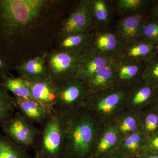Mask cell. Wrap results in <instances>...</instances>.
<instances>
[{
	"mask_svg": "<svg viewBox=\"0 0 158 158\" xmlns=\"http://www.w3.org/2000/svg\"><path fill=\"white\" fill-rule=\"evenodd\" d=\"M45 0H0V53L17 64L23 34L36 27L50 6Z\"/></svg>",
	"mask_w": 158,
	"mask_h": 158,
	"instance_id": "obj_1",
	"label": "cell"
},
{
	"mask_svg": "<svg viewBox=\"0 0 158 158\" xmlns=\"http://www.w3.org/2000/svg\"><path fill=\"white\" fill-rule=\"evenodd\" d=\"M102 125L85 107L66 116L64 158H91Z\"/></svg>",
	"mask_w": 158,
	"mask_h": 158,
	"instance_id": "obj_2",
	"label": "cell"
},
{
	"mask_svg": "<svg viewBox=\"0 0 158 158\" xmlns=\"http://www.w3.org/2000/svg\"><path fill=\"white\" fill-rule=\"evenodd\" d=\"M66 116L51 113L40 126L33 149L39 158H64Z\"/></svg>",
	"mask_w": 158,
	"mask_h": 158,
	"instance_id": "obj_3",
	"label": "cell"
},
{
	"mask_svg": "<svg viewBox=\"0 0 158 158\" xmlns=\"http://www.w3.org/2000/svg\"><path fill=\"white\" fill-rule=\"evenodd\" d=\"M129 90L114 87L92 94L84 107L101 124L111 123L126 109Z\"/></svg>",
	"mask_w": 158,
	"mask_h": 158,
	"instance_id": "obj_4",
	"label": "cell"
},
{
	"mask_svg": "<svg viewBox=\"0 0 158 158\" xmlns=\"http://www.w3.org/2000/svg\"><path fill=\"white\" fill-rule=\"evenodd\" d=\"M55 83L56 94L55 111L67 116L85 107L90 94L86 83L76 76Z\"/></svg>",
	"mask_w": 158,
	"mask_h": 158,
	"instance_id": "obj_5",
	"label": "cell"
},
{
	"mask_svg": "<svg viewBox=\"0 0 158 158\" xmlns=\"http://www.w3.org/2000/svg\"><path fill=\"white\" fill-rule=\"evenodd\" d=\"M1 129L6 137L27 151L33 148L39 132L35 124L18 111L5 123Z\"/></svg>",
	"mask_w": 158,
	"mask_h": 158,
	"instance_id": "obj_6",
	"label": "cell"
},
{
	"mask_svg": "<svg viewBox=\"0 0 158 158\" xmlns=\"http://www.w3.org/2000/svg\"><path fill=\"white\" fill-rule=\"evenodd\" d=\"M81 55L58 49L46 55L49 77L56 82L76 76Z\"/></svg>",
	"mask_w": 158,
	"mask_h": 158,
	"instance_id": "obj_7",
	"label": "cell"
},
{
	"mask_svg": "<svg viewBox=\"0 0 158 158\" xmlns=\"http://www.w3.org/2000/svg\"><path fill=\"white\" fill-rule=\"evenodd\" d=\"M93 27L91 1L83 0L76 6L70 15L62 22L59 36L90 32Z\"/></svg>",
	"mask_w": 158,
	"mask_h": 158,
	"instance_id": "obj_8",
	"label": "cell"
},
{
	"mask_svg": "<svg viewBox=\"0 0 158 158\" xmlns=\"http://www.w3.org/2000/svg\"><path fill=\"white\" fill-rule=\"evenodd\" d=\"M145 64L123 57L115 59V87L130 88L143 82L141 76Z\"/></svg>",
	"mask_w": 158,
	"mask_h": 158,
	"instance_id": "obj_9",
	"label": "cell"
},
{
	"mask_svg": "<svg viewBox=\"0 0 158 158\" xmlns=\"http://www.w3.org/2000/svg\"><path fill=\"white\" fill-rule=\"evenodd\" d=\"M125 45L116 32L104 29L92 33L90 48L110 59H116L121 56Z\"/></svg>",
	"mask_w": 158,
	"mask_h": 158,
	"instance_id": "obj_10",
	"label": "cell"
},
{
	"mask_svg": "<svg viewBox=\"0 0 158 158\" xmlns=\"http://www.w3.org/2000/svg\"><path fill=\"white\" fill-rule=\"evenodd\" d=\"M122 138L112 123L102 125L91 158H103L118 150Z\"/></svg>",
	"mask_w": 158,
	"mask_h": 158,
	"instance_id": "obj_11",
	"label": "cell"
},
{
	"mask_svg": "<svg viewBox=\"0 0 158 158\" xmlns=\"http://www.w3.org/2000/svg\"><path fill=\"white\" fill-rule=\"evenodd\" d=\"M32 97L49 113L55 112L56 83L49 76L36 81H27Z\"/></svg>",
	"mask_w": 158,
	"mask_h": 158,
	"instance_id": "obj_12",
	"label": "cell"
},
{
	"mask_svg": "<svg viewBox=\"0 0 158 158\" xmlns=\"http://www.w3.org/2000/svg\"><path fill=\"white\" fill-rule=\"evenodd\" d=\"M113 60L89 48L81 56L76 76L86 84Z\"/></svg>",
	"mask_w": 158,
	"mask_h": 158,
	"instance_id": "obj_13",
	"label": "cell"
},
{
	"mask_svg": "<svg viewBox=\"0 0 158 158\" xmlns=\"http://www.w3.org/2000/svg\"><path fill=\"white\" fill-rule=\"evenodd\" d=\"M157 89L143 82L129 88L126 109L142 111L152 104Z\"/></svg>",
	"mask_w": 158,
	"mask_h": 158,
	"instance_id": "obj_14",
	"label": "cell"
},
{
	"mask_svg": "<svg viewBox=\"0 0 158 158\" xmlns=\"http://www.w3.org/2000/svg\"><path fill=\"white\" fill-rule=\"evenodd\" d=\"M144 18L142 14L131 15L118 21L116 33L124 42L128 44L140 40L142 23Z\"/></svg>",
	"mask_w": 158,
	"mask_h": 158,
	"instance_id": "obj_15",
	"label": "cell"
},
{
	"mask_svg": "<svg viewBox=\"0 0 158 158\" xmlns=\"http://www.w3.org/2000/svg\"><path fill=\"white\" fill-rule=\"evenodd\" d=\"M14 98L18 112L34 124L42 125L51 114L34 99L17 97Z\"/></svg>",
	"mask_w": 158,
	"mask_h": 158,
	"instance_id": "obj_16",
	"label": "cell"
},
{
	"mask_svg": "<svg viewBox=\"0 0 158 158\" xmlns=\"http://www.w3.org/2000/svg\"><path fill=\"white\" fill-rule=\"evenodd\" d=\"M46 55L39 56L20 62L15 66L19 77L30 81L41 80L48 76Z\"/></svg>",
	"mask_w": 158,
	"mask_h": 158,
	"instance_id": "obj_17",
	"label": "cell"
},
{
	"mask_svg": "<svg viewBox=\"0 0 158 158\" xmlns=\"http://www.w3.org/2000/svg\"><path fill=\"white\" fill-rule=\"evenodd\" d=\"M141 114V111L126 109L111 123L122 138L140 130Z\"/></svg>",
	"mask_w": 158,
	"mask_h": 158,
	"instance_id": "obj_18",
	"label": "cell"
},
{
	"mask_svg": "<svg viewBox=\"0 0 158 158\" xmlns=\"http://www.w3.org/2000/svg\"><path fill=\"white\" fill-rule=\"evenodd\" d=\"M114 60L99 71L86 83L90 94L115 87Z\"/></svg>",
	"mask_w": 158,
	"mask_h": 158,
	"instance_id": "obj_19",
	"label": "cell"
},
{
	"mask_svg": "<svg viewBox=\"0 0 158 158\" xmlns=\"http://www.w3.org/2000/svg\"><path fill=\"white\" fill-rule=\"evenodd\" d=\"M92 33L69 34L59 36V49L60 50L82 54L90 48Z\"/></svg>",
	"mask_w": 158,
	"mask_h": 158,
	"instance_id": "obj_20",
	"label": "cell"
},
{
	"mask_svg": "<svg viewBox=\"0 0 158 158\" xmlns=\"http://www.w3.org/2000/svg\"><path fill=\"white\" fill-rule=\"evenodd\" d=\"M156 51V45L140 40L125 44L120 57L146 62Z\"/></svg>",
	"mask_w": 158,
	"mask_h": 158,
	"instance_id": "obj_21",
	"label": "cell"
},
{
	"mask_svg": "<svg viewBox=\"0 0 158 158\" xmlns=\"http://www.w3.org/2000/svg\"><path fill=\"white\" fill-rule=\"evenodd\" d=\"M146 140L139 130L122 138L118 150L130 158H135L144 150Z\"/></svg>",
	"mask_w": 158,
	"mask_h": 158,
	"instance_id": "obj_22",
	"label": "cell"
},
{
	"mask_svg": "<svg viewBox=\"0 0 158 158\" xmlns=\"http://www.w3.org/2000/svg\"><path fill=\"white\" fill-rule=\"evenodd\" d=\"M93 27L99 30L106 29L112 16L111 6L106 0H90Z\"/></svg>",
	"mask_w": 158,
	"mask_h": 158,
	"instance_id": "obj_23",
	"label": "cell"
},
{
	"mask_svg": "<svg viewBox=\"0 0 158 158\" xmlns=\"http://www.w3.org/2000/svg\"><path fill=\"white\" fill-rule=\"evenodd\" d=\"M0 85L14 97L34 99L31 94L27 80L21 77L8 75L0 79Z\"/></svg>",
	"mask_w": 158,
	"mask_h": 158,
	"instance_id": "obj_24",
	"label": "cell"
},
{
	"mask_svg": "<svg viewBox=\"0 0 158 158\" xmlns=\"http://www.w3.org/2000/svg\"><path fill=\"white\" fill-rule=\"evenodd\" d=\"M140 130L146 139L158 131V110L153 106L141 111Z\"/></svg>",
	"mask_w": 158,
	"mask_h": 158,
	"instance_id": "obj_25",
	"label": "cell"
},
{
	"mask_svg": "<svg viewBox=\"0 0 158 158\" xmlns=\"http://www.w3.org/2000/svg\"><path fill=\"white\" fill-rule=\"evenodd\" d=\"M0 158H33L28 151L19 147L0 132Z\"/></svg>",
	"mask_w": 158,
	"mask_h": 158,
	"instance_id": "obj_26",
	"label": "cell"
},
{
	"mask_svg": "<svg viewBox=\"0 0 158 158\" xmlns=\"http://www.w3.org/2000/svg\"><path fill=\"white\" fill-rule=\"evenodd\" d=\"M16 110L14 97L0 85V129L14 115Z\"/></svg>",
	"mask_w": 158,
	"mask_h": 158,
	"instance_id": "obj_27",
	"label": "cell"
},
{
	"mask_svg": "<svg viewBox=\"0 0 158 158\" xmlns=\"http://www.w3.org/2000/svg\"><path fill=\"white\" fill-rule=\"evenodd\" d=\"M142 81L158 89V52H156L145 62L142 72Z\"/></svg>",
	"mask_w": 158,
	"mask_h": 158,
	"instance_id": "obj_28",
	"label": "cell"
},
{
	"mask_svg": "<svg viewBox=\"0 0 158 158\" xmlns=\"http://www.w3.org/2000/svg\"><path fill=\"white\" fill-rule=\"evenodd\" d=\"M141 40L158 45V19L154 16L144 19Z\"/></svg>",
	"mask_w": 158,
	"mask_h": 158,
	"instance_id": "obj_29",
	"label": "cell"
},
{
	"mask_svg": "<svg viewBox=\"0 0 158 158\" xmlns=\"http://www.w3.org/2000/svg\"><path fill=\"white\" fill-rule=\"evenodd\" d=\"M150 1L147 0H118L116 2V9L123 14H141L139 13Z\"/></svg>",
	"mask_w": 158,
	"mask_h": 158,
	"instance_id": "obj_30",
	"label": "cell"
},
{
	"mask_svg": "<svg viewBox=\"0 0 158 158\" xmlns=\"http://www.w3.org/2000/svg\"><path fill=\"white\" fill-rule=\"evenodd\" d=\"M12 67V65L8 59L0 53V79L10 74V71Z\"/></svg>",
	"mask_w": 158,
	"mask_h": 158,
	"instance_id": "obj_31",
	"label": "cell"
},
{
	"mask_svg": "<svg viewBox=\"0 0 158 158\" xmlns=\"http://www.w3.org/2000/svg\"><path fill=\"white\" fill-rule=\"evenodd\" d=\"M144 150L158 152V131L148 138Z\"/></svg>",
	"mask_w": 158,
	"mask_h": 158,
	"instance_id": "obj_32",
	"label": "cell"
},
{
	"mask_svg": "<svg viewBox=\"0 0 158 158\" xmlns=\"http://www.w3.org/2000/svg\"><path fill=\"white\" fill-rule=\"evenodd\" d=\"M135 158H158V152L144 150Z\"/></svg>",
	"mask_w": 158,
	"mask_h": 158,
	"instance_id": "obj_33",
	"label": "cell"
},
{
	"mask_svg": "<svg viewBox=\"0 0 158 158\" xmlns=\"http://www.w3.org/2000/svg\"><path fill=\"white\" fill-rule=\"evenodd\" d=\"M103 158H130L118 150L116 151Z\"/></svg>",
	"mask_w": 158,
	"mask_h": 158,
	"instance_id": "obj_34",
	"label": "cell"
},
{
	"mask_svg": "<svg viewBox=\"0 0 158 158\" xmlns=\"http://www.w3.org/2000/svg\"><path fill=\"white\" fill-rule=\"evenodd\" d=\"M151 105L158 110V89H157L155 96L154 98L152 104Z\"/></svg>",
	"mask_w": 158,
	"mask_h": 158,
	"instance_id": "obj_35",
	"label": "cell"
},
{
	"mask_svg": "<svg viewBox=\"0 0 158 158\" xmlns=\"http://www.w3.org/2000/svg\"><path fill=\"white\" fill-rule=\"evenodd\" d=\"M153 16L158 19V2L156 4L153 10Z\"/></svg>",
	"mask_w": 158,
	"mask_h": 158,
	"instance_id": "obj_36",
	"label": "cell"
},
{
	"mask_svg": "<svg viewBox=\"0 0 158 158\" xmlns=\"http://www.w3.org/2000/svg\"><path fill=\"white\" fill-rule=\"evenodd\" d=\"M157 52H158V45H157Z\"/></svg>",
	"mask_w": 158,
	"mask_h": 158,
	"instance_id": "obj_37",
	"label": "cell"
},
{
	"mask_svg": "<svg viewBox=\"0 0 158 158\" xmlns=\"http://www.w3.org/2000/svg\"><path fill=\"white\" fill-rule=\"evenodd\" d=\"M33 158H38L36 156H34V157H33Z\"/></svg>",
	"mask_w": 158,
	"mask_h": 158,
	"instance_id": "obj_38",
	"label": "cell"
}]
</instances>
